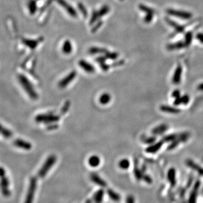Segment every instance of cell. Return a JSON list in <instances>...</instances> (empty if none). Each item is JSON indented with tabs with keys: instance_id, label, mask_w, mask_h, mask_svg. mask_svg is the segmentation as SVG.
I'll return each instance as SVG.
<instances>
[{
	"instance_id": "6da1fadb",
	"label": "cell",
	"mask_w": 203,
	"mask_h": 203,
	"mask_svg": "<svg viewBox=\"0 0 203 203\" xmlns=\"http://www.w3.org/2000/svg\"><path fill=\"white\" fill-rule=\"evenodd\" d=\"M17 77L19 84L29 98L33 100H37L38 95L30 80L24 74H19Z\"/></svg>"
},
{
	"instance_id": "7a4b0ae2",
	"label": "cell",
	"mask_w": 203,
	"mask_h": 203,
	"mask_svg": "<svg viewBox=\"0 0 203 203\" xmlns=\"http://www.w3.org/2000/svg\"><path fill=\"white\" fill-rule=\"evenodd\" d=\"M62 115H55L53 112H47L45 114H41L37 115L35 117V121L38 123H44L46 124L56 123L61 119Z\"/></svg>"
},
{
	"instance_id": "3957f363",
	"label": "cell",
	"mask_w": 203,
	"mask_h": 203,
	"mask_svg": "<svg viewBox=\"0 0 203 203\" xmlns=\"http://www.w3.org/2000/svg\"><path fill=\"white\" fill-rule=\"evenodd\" d=\"M57 161V157L54 155H50L46 160L42 167L40 169L38 172L37 176L40 178H44L49 171L53 167V165L55 164Z\"/></svg>"
},
{
	"instance_id": "277c9868",
	"label": "cell",
	"mask_w": 203,
	"mask_h": 203,
	"mask_svg": "<svg viewBox=\"0 0 203 203\" xmlns=\"http://www.w3.org/2000/svg\"><path fill=\"white\" fill-rule=\"evenodd\" d=\"M37 186V179L36 177H31L29 180V184L27 193L24 203H33L36 190Z\"/></svg>"
},
{
	"instance_id": "5b68a950",
	"label": "cell",
	"mask_w": 203,
	"mask_h": 203,
	"mask_svg": "<svg viewBox=\"0 0 203 203\" xmlns=\"http://www.w3.org/2000/svg\"><path fill=\"white\" fill-rule=\"evenodd\" d=\"M166 13L170 16L183 20H190L193 17V13L185 10L169 8L167 9Z\"/></svg>"
},
{
	"instance_id": "8992f818",
	"label": "cell",
	"mask_w": 203,
	"mask_h": 203,
	"mask_svg": "<svg viewBox=\"0 0 203 203\" xmlns=\"http://www.w3.org/2000/svg\"><path fill=\"white\" fill-rule=\"evenodd\" d=\"M165 20L167 22V23H168L170 26L174 28V32L170 36L171 38L173 37L174 36L177 35L178 34L183 33L185 32L187 27L190 24H188L186 25H182L168 17L165 18Z\"/></svg>"
},
{
	"instance_id": "52a82bcc",
	"label": "cell",
	"mask_w": 203,
	"mask_h": 203,
	"mask_svg": "<svg viewBox=\"0 0 203 203\" xmlns=\"http://www.w3.org/2000/svg\"><path fill=\"white\" fill-rule=\"evenodd\" d=\"M56 1L62 8L66 10V11L73 18H76L77 17V13L73 7L71 6L68 3H67L65 0H54Z\"/></svg>"
},
{
	"instance_id": "ba28073f",
	"label": "cell",
	"mask_w": 203,
	"mask_h": 203,
	"mask_svg": "<svg viewBox=\"0 0 203 203\" xmlns=\"http://www.w3.org/2000/svg\"><path fill=\"white\" fill-rule=\"evenodd\" d=\"M76 76H77V73L76 71H71L68 75H67L65 77L62 79L59 82L58 87L61 89L66 88L71 82L75 79Z\"/></svg>"
},
{
	"instance_id": "9c48e42d",
	"label": "cell",
	"mask_w": 203,
	"mask_h": 203,
	"mask_svg": "<svg viewBox=\"0 0 203 203\" xmlns=\"http://www.w3.org/2000/svg\"><path fill=\"white\" fill-rule=\"evenodd\" d=\"M1 191L2 195L5 197H9L11 195V192L9 190V187L10 185V182L8 177L6 175L1 176Z\"/></svg>"
},
{
	"instance_id": "30bf717a",
	"label": "cell",
	"mask_w": 203,
	"mask_h": 203,
	"mask_svg": "<svg viewBox=\"0 0 203 203\" xmlns=\"http://www.w3.org/2000/svg\"><path fill=\"white\" fill-rule=\"evenodd\" d=\"M13 143L15 147L25 150H30L32 147V145L31 143L19 138L15 139L13 142Z\"/></svg>"
},
{
	"instance_id": "8fae6325",
	"label": "cell",
	"mask_w": 203,
	"mask_h": 203,
	"mask_svg": "<svg viewBox=\"0 0 203 203\" xmlns=\"http://www.w3.org/2000/svg\"><path fill=\"white\" fill-rule=\"evenodd\" d=\"M182 72H183L182 66L180 63H179L177 65V67L176 68L173 75L172 82L174 84H179L181 82Z\"/></svg>"
},
{
	"instance_id": "7c38bea8",
	"label": "cell",
	"mask_w": 203,
	"mask_h": 203,
	"mask_svg": "<svg viewBox=\"0 0 203 203\" xmlns=\"http://www.w3.org/2000/svg\"><path fill=\"white\" fill-rule=\"evenodd\" d=\"M43 40V37H40L37 40L23 38L22 40V43L29 49L32 50H34L37 47L38 45Z\"/></svg>"
},
{
	"instance_id": "4fadbf2b",
	"label": "cell",
	"mask_w": 203,
	"mask_h": 203,
	"mask_svg": "<svg viewBox=\"0 0 203 203\" xmlns=\"http://www.w3.org/2000/svg\"><path fill=\"white\" fill-rule=\"evenodd\" d=\"M79 66L81 68L88 73H93L96 71V68L93 65L84 59L80 60Z\"/></svg>"
},
{
	"instance_id": "5bb4252c",
	"label": "cell",
	"mask_w": 203,
	"mask_h": 203,
	"mask_svg": "<svg viewBox=\"0 0 203 203\" xmlns=\"http://www.w3.org/2000/svg\"><path fill=\"white\" fill-rule=\"evenodd\" d=\"M90 178L93 183L101 187L105 188L107 186L106 181L96 173H91L90 176Z\"/></svg>"
},
{
	"instance_id": "9a60e30c",
	"label": "cell",
	"mask_w": 203,
	"mask_h": 203,
	"mask_svg": "<svg viewBox=\"0 0 203 203\" xmlns=\"http://www.w3.org/2000/svg\"><path fill=\"white\" fill-rule=\"evenodd\" d=\"M186 47L185 44L183 41H179L176 43H170L167 45V49L169 51L179 50Z\"/></svg>"
},
{
	"instance_id": "2e32d148",
	"label": "cell",
	"mask_w": 203,
	"mask_h": 203,
	"mask_svg": "<svg viewBox=\"0 0 203 203\" xmlns=\"http://www.w3.org/2000/svg\"><path fill=\"white\" fill-rule=\"evenodd\" d=\"M200 186V182L199 181H197L195 182L194 186L191 193L190 196L189 198V201H188L189 203H196L197 193H198V190L199 189Z\"/></svg>"
},
{
	"instance_id": "e0dca14e",
	"label": "cell",
	"mask_w": 203,
	"mask_h": 203,
	"mask_svg": "<svg viewBox=\"0 0 203 203\" xmlns=\"http://www.w3.org/2000/svg\"><path fill=\"white\" fill-rule=\"evenodd\" d=\"M73 50V46L71 41L69 40H66L64 41L62 45V51L65 54H70Z\"/></svg>"
},
{
	"instance_id": "ac0fdd59",
	"label": "cell",
	"mask_w": 203,
	"mask_h": 203,
	"mask_svg": "<svg viewBox=\"0 0 203 203\" xmlns=\"http://www.w3.org/2000/svg\"><path fill=\"white\" fill-rule=\"evenodd\" d=\"M168 179L172 187H174L176 184V170L174 168H171L168 172Z\"/></svg>"
},
{
	"instance_id": "d6986e66",
	"label": "cell",
	"mask_w": 203,
	"mask_h": 203,
	"mask_svg": "<svg viewBox=\"0 0 203 203\" xmlns=\"http://www.w3.org/2000/svg\"><path fill=\"white\" fill-rule=\"evenodd\" d=\"M105 194V191L103 189H99L94 194L93 196V200L95 203H102L103 201V196Z\"/></svg>"
},
{
	"instance_id": "ffe728a7",
	"label": "cell",
	"mask_w": 203,
	"mask_h": 203,
	"mask_svg": "<svg viewBox=\"0 0 203 203\" xmlns=\"http://www.w3.org/2000/svg\"><path fill=\"white\" fill-rule=\"evenodd\" d=\"M107 194L109 197L115 202H118L121 199V196L118 193H116L114 190L111 188H108L107 190Z\"/></svg>"
},
{
	"instance_id": "44dd1931",
	"label": "cell",
	"mask_w": 203,
	"mask_h": 203,
	"mask_svg": "<svg viewBox=\"0 0 203 203\" xmlns=\"http://www.w3.org/2000/svg\"><path fill=\"white\" fill-rule=\"evenodd\" d=\"M193 37H194V32L193 31H190L186 33L184 36L183 41L185 44L186 47H188L191 45L193 40Z\"/></svg>"
},
{
	"instance_id": "7402d4cb",
	"label": "cell",
	"mask_w": 203,
	"mask_h": 203,
	"mask_svg": "<svg viewBox=\"0 0 203 203\" xmlns=\"http://www.w3.org/2000/svg\"><path fill=\"white\" fill-rule=\"evenodd\" d=\"M107 52H108L107 49L103 47H97V46L91 47L89 49V53L91 55H94L97 54H105Z\"/></svg>"
},
{
	"instance_id": "603a6c76",
	"label": "cell",
	"mask_w": 203,
	"mask_h": 203,
	"mask_svg": "<svg viewBox=\"0 0 203 203\" xmlns=\"http://www.w3.org/2000/svg\"><path fill=\"white\" fill-rule=\"evenodd\" d=\"M100 159L97 155H93L89 158L88 160L89 165L93 167L96 168L100 164Z\"/></svg>"
},
{
	"instance_id": "cb8c5ba5",
	"label": "cell",
	"mask_w": 203,
	"mask_h": 203,
	"mask_svg": "<svg viewBox=\"0 0 203 203\" xmlns=\"http://www.w3.org/2000/svg\"><path fill=\"white\" fill-rule=\"evenodd\" d=\"M138 9H140L142 11H143V13H146V14L155 15V14H156V11L154 9L151 8L147 5L142 4V3L139 4Z\"/></svg>"
},
{
	"instance_id": "d4e9b609",
	"label": "cell",
	"mask_w": 203,
	"mask_h": 203,
	"mask_svg": "<svg viewBox=\"0 0 203 203\" xmlns=\"http://www.w3.org/2000/svg\"><path fill=\"white\" fill-rule=\"evenodd\" d=\"M111 97L110 96V94L108 93H103L102 94L100 97H99V102L103 105H107L108 103H110V102L111 101Z\"/></svg>"
},
{
	"instance_id": "484cf974",
	"label": "cell",
	"mask_w": 203,
	"mask_h": 203,
	"mask_svg": "<svg viewBox=\"0 0 203 203\" xmlns=\"http://www.w3.org/2000/svg\"><path fill=\"white\" fill-rule=\"evenodd\" d=\"M28 8L31 15H34L37 11V3L35 0H29L28 3Z\"/></svg>"
},
{
	"instance_id": "4316f807",
	"label": "cell",
	"mask_w": 203,
	"mask_h": 203,
	"mask_svg": "<svg viewBox=\"0 0 203 203\" xmlns=\"http://www.w3.org/2000/svg\"><path fill=\"white\" fill-rule=\"evenodd\" d=\"M1 133L3 137L5 138H11L13 136V132L9 130V129L5 128V126L1 125Z\"/></svg>"
},
{
	"instance_id": "83f0119b",
	"label": "cell",
	"mask_w": 203,
	"mask_h": 203,
	"mask_svg": "<svg viewBox=\"0 0 203 203\" xmlns=\"http://www.w3.org/2000/svg\"><path fill=\"white\" fill-rule=\"evenodd\" d=\"M187 164L190 168H192L195 170H196L200 175L203 176V168L199 166L198 165L194 163L191 161H188L187 162Z\"/></svg>"
},
{
	"instance_id": "f1b7e54d",
	"label": "cell",
	"mask_w": 203,
	"mask_h": 203,
	"mask_svg": "<svg viewBox=\"0 0 203 203\" xmlns=\"http://www.w3.org/2000/svg\"><path fill=\"white\" fill-rule=\"evenodd\" d=\"M160 109L161 111L165 112H169L170 114H178L179 112V110L177 108L167 106H162L160 107Z\"/></svg>"
},
{
	"instance_id": "f546056e",
	"label": "cell",
	"mask_w": 203,
	"mask_h": 203,
	"mask_svg": "<svg viewBox=\"0 0 203 203\" xmlns=\"http://www.w3.org/2000/svg\"><path fill=\"white\" fill-rule=\"evenodd\" d=\"M110 11V8L108 5H104L98 11L99 18H102L106 15Z\"/></svg>"
},
{
	"instance_id": "4dcf8cb0",
	"label": "cell",
	"mask_w": 203,
	"mask_h": 203,
	"mask_svg": "<svg viewBox=\"0 0 203 203\" xmlns=\"http://www.w3.org/2000/svg\"><path fill=\"white\" fill-rule=\"evenodd\" d=\"M161 146H162V143L159 142V143H157L151 146L150 147H149L147 149L146 151L149 153H155V152L159 150V149L161 148Z\"/></svg>"
},
{
	"instance_id": "1f68e13d",
	"label": "cell",
	"mask_w": 203,
	"mask_h": 203,
	"mask_svg": "<svg viewBox=\"0 0 203 203\" xmlns=\"http://www.w3.org/2000/svg\"><path fill=\"white\" fill-rule=\"evenodd\" d=\"M119 167L122 169H128L130 167V162L128 159L121 160L119 163Z\"/></svg>"
},
{
	"instance_id": "d6a6232c",
	"label": "cell",
	"mask_w": 203,
	"mask_h": 203,
	"mask_svg": "<svg viewBox=\"0 0 203 203\" xmlns=\"http://www.w3.org/2000/svg\"><path fill=\"white\" fill-rule=\"evenodd\" d=\"M99 18V15H98V11L94 10L92 13L91 18L89 21V24L90 25H93L94 24L97 22L98 19Z\"/></svg>"
},
{
	"instance_id": "836d02e7",
	"label": "cell",
	"mask_w": 203,
	"mask_h": 203,
	"mask_svg": "<svg viewBox=\"0 0 203 203\" xmlns=\"http://www.w3.org/2000/svg\"><path fill=\"white\" fill-rule=\"evenodd\" d=\"M70 106H71L70 101V100H67L64 103L63 106L62 107V109H61V112H60V114L62 115V116L65 115L68 111Z\"/></svg>"
},
{
	"instance_id": "e575fe53",
	"label": "cell",
	"mask_w": 203,
	"mask_h": 203,
	"mask_svg": "<svg viewBox=\"0 0 203 203\" xmlns=\"http://www.w3.org/2000/svg\"><path fill=\"white\" fill-rule=\"evenodd\" d=\"M105 56L107 59H110V60H115L119 57V54L116 52H110L108 51V52L105 54Z\"/></svg>"
},
{
	"instance_id": "d590c367",
	"label": "cell",
	"mask_w": 203,
	"mask_h": 203,
	"mask_svg": "<svg viewBox=\"0 0 203 203\" xmlns=\"http://www.w3.org/2000/svg\"><path fill=\"white\" fill-rule=\"evenodd\" d=\"M77 7H78V9L80 11L82 14L83 17L84 18H87L88 17V11L86 9L85 6H84V5L83 3L80 2L77 5Z\"/></svg>"
},
{
	"instance_id": "8d00e7d4",
	"label": "cell",
	"mask_w": 203,
	"mask_h": 203,
	"mask_svg": "<svg viewBox=\"0 0 203 203\" xmlns=\"http://www.w3.org/2000/svg\"><path fill=\"white\" fill-rule=\"evenodd\" d=\"M103 24V22L102 20H98L97 22L95 23V25L91 28V32L92 33H96L98 30L100 28V27Z\"/></svg>"
},
{
	"instance_id": "74e56055",
	"label": "cell",
	"mask_w": 203,
	"mask_h": 203,
	"mask_svg": "<svg viewBox=\"0 0 203 203\" xmlns=\"http://www.w3.org/2000/svg\"><path fill=\"white\" fill-rule=\"evenodd\" d=\"M153 14H146L145 17L143 18V21L146 24H149L152 21L153 17H154Z\"/></svg>"
},
{
	"instance_id": "f35d334b",
	"label": "cell",
	"mask_w": 203,
	"mask_h": 203,
	"mask_svg": "<svg viewBox=\"0 0 203 203\" xmlns=\"http://www.w3.org/2000/svg\"><path fill=\"white\" fill-rule=\"evenodd\" d=\"M99 65L100 66V68H101L103 71H105V72L108 71V70L110 69V65L108 64H107L106 62L100 63L99 64Z\"/></svg>"
},
{
	"instance_id": "ab89813d",
	"label": "cell",
	"mask_w": 203,
	"mask_h": 203,
	"mask_svg": "<svg viewBox=\"0 0 203 203\" xmlns=\"http://www.w3.org/2000/svg\"><path fill=\"white\" fill-rule=\"evenodd\" d=\"M166 128H167L165 126H159V127L155 128L154 129V130L153 131V133H154L155 134H159V133L164 132L165 129H166Z\"/></svg>"
},
{
	"instance_id": "60d3db41",
	"label": "cell",
	"mask_w": 203,
	"mask_h": 203,
	"mask_svg": "<svg viewBox=\"0 0 203 203\" xmlns=\"http://www.w3.org/2000/svg\"><path fill=\"white\" fill-rule=\"evenodd\" d=\"M134 176L138 180H140L142 178V176L141 173L140 172V171L138 169H135L134 170Z\"/></svg>"
},
{
	"instance_id": "b9f144b4",
	"label": "cell",
	"mask_w": 203,
	"mask_h": 203,
	"mask_svg": "<svg viewBox=\"0 0 203 203\" xmlns=\"http://www.w3.org/2000/svg\"><path fill=\"white\" fill-rule=\"evenodd\" d=\"M196 39L201 44H203V33L200 32V33H197L196 35Z\"/></svg>"
},
{
	"instance_id": "7bdbcfd3",
	"label": "cell",
	"mask_w": 203,
	"mask_h": 203,
	"mask_svg": "<svg viewBox=\"0 0 203 203\" xmlns=\"http://www.w3.org/2000/svg\"><path fill=\"white\" fill-rule=\"evenodd\" d=\"M59 127V125L56 123H53V124H50V125H49L47 127V129L48 130H53L58 129Z\"/></svg>"
},
{
	"instance_id": "ee69618b",
	"label": "cell",
	"mask_w": 203,
	"mask_h": 203,
	"mask_svg": "<svg viewBox=\"0 0 203 203\" xmlns=\"http://www.w3.org/2000/svg\"><path fill=\"white\" fill-rule=\"evenodd\" d=\"M134 197L132 195H129L126 197V203H134Z\"/></svg>"
},
{
	"instance_id": "f6af8a7d",
	"label": "cell",
	"mask_w": 203,
	"mask_h": 203,
	"mask_svg": "<svg viewBox=\"0 0 203 203\" xmlns=\"http://www.w3.org/2000/svg\"><path fill=\"white\" fill-rule=\"evenodd\" d=\"M124 63V61H123V60H121V61H118V62H116L112 66H115V67H116V66H119L123 65Z\"/></svg>"
},
{
	"instance_id": "bcb514c9",
	"label": "cell",
	"mask_w": 203,
	"mask_h": 203,
	"mask_svg": "<svg viewBox=\"0 0 203 203\" xmlns=\"http://www.w3.org/2000/svg\"><path fill=\"white\" fill-rule=\"evenodd\" d=\"M144 179L148 183H152V179L149 176H145V177H144Z\"/></svg>"
},
{
	"instance_id": "7dc6e473",
	"label": "cell",
	"mask_w": 203,
	"mask_h": 203,
	"mask_svg": "<svg viewBox=\"0 0 203 203\" xmlns=\"http://www.w3.org/2000/svg\"><path fill=\"white\" fill-rule=\"evenodd\" d=\"M179 94H180L179 91L178 90H176V91H175L174 92H173V96L177 98L179 97Z\"/></svg>"
},
{
	"instance_id": "c3c4849f",
	"label": "cell",
	"mask_w": 203,
	"mask_h": 203,
	"mask_svg": "<svg viewBox=\"0 0 203 203\" xmlns=\"http://www.w3.org/2000/svg\"><path fill=\"white\" fill-rule=\"evenodd\" d=\"M93 199H88V200H87V201L85 202V203H93Z\"/></svg>"
},
{
	"instance_id": "681fc988",
	"label": "cell",
	"mask_w": 203,
	"mask_h": 203,
	"mask_svg": "<svg viewBox=\"0 0 203 203\" xmlns=\"http://www.w3.org/2000/svg\"><path fill=\"white\" fill-rule=\"evenodd\" d=\"M120 1H123V0H120Z\"/></svg>"
}]
</instances>
